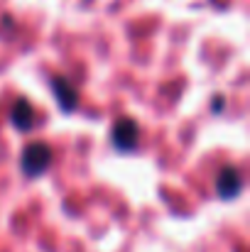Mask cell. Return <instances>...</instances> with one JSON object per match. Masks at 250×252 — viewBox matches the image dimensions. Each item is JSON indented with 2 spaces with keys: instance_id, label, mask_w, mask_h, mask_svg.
Returning a JSON list of instances; mask_svg holds the SVG:
<instances>
[{
  "instance_id": "6da1fadb",
  "label": "cell",
  "mask_w": 250,
  "mask_h": 252,
  "mask_svg": "<svg viewBox=\"0 0 250 252\" xmlns=\"http://www.w3.org/2000/svg\"><path fill=\"white\" fill-rule=\"evenodd\" d=\"M52 162H54L52 147L44 145V142H32V145L25 147L22 159H20V167H22V174H25V176L37 179V176H42L47 169L52 167Z\"/></svg>"
},
{
  "instance_id": "7a4b0ae2",
  "label": "cell",
  "mask_w": 250,
  "mask_h": 252,
  "mask_svg": "<svg viewBox=\"0 0 250 252\" xmlns=\"http://www.w3.org/2000/svg\"><path fill=\"white\" fill-rule=\"evenodd\" d=\"M110 145L118 152H133L140 145V125L133 118H120L110 130Z\"/></svg>"
},
{
  "instance_id": "3957f363",
  "label": "cell",
  "mask_w": 250,
  "mask_h": 252,
  "mask_svg": "<svg viewBox=\"0 0 250 252\" xmlns=\"http://www.w3.org/2000/svg\"><path fill=\"white\" fill-rule=\"evenodd\" d=\"M216 191L223 201H233L241 196L243 191V174L241 169L233 167V164H226V167L218 171V179H216Z\"/></svg>"
},
{
  "instance_id": "277c9868",
  "label": "cell",
  "mask_w": 250,
  "mask_h": 252,
  "mask_svg": "<svg viewBox=\"0 0 250 252\" xmlns=\"http://www.w3.org/2000/svg\"><path fill=\"white\" fill-rule=\"evenodd\" d=\"M49 88H52V93H54V98H57V103H59V108L64 113H71L79 105L76 86H74V81H69L67 76H52Z\"/></svg>"
},
{
  "instance_id": "5b68a950",
  "label": "cell",
  "mask_w": 250,
  "mask_h": 252,
  "mask_svg": "<svg viewBox=\"0 0 250 252\" xmlns=\"http://www.w3.org/2000/svg\"><path fill=\"white\" fill-rule=\"evenodd\" d=\"M10 123L20 130V132H27L35 127V108L25 100V98H17L10 108Z\"/></svg>"
}]
</instances>
